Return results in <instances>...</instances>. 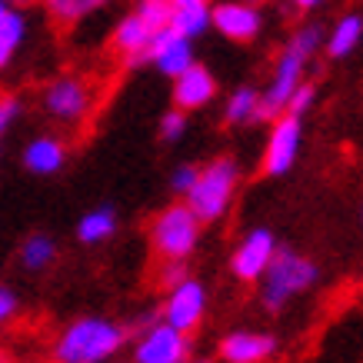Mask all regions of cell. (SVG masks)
Masks as SVG:
<instances>
[{"mask_svg":"<svg viewBox=\"0 0 363 363\" xmlns=\"http://www.w3.org/2000/svg\"><path fill=\"white\" fill-rule=\"evenodd\" d=\"M113 233H117V210L107 207V203L87 210L77 223V240L87 243V247H97V243L111 240Z\"/></svg>","mask_w":363,"mask_h":363,"instance_id":"18","label":"cell"},{"mask_svg":"<svg viewBox=\"0 0 363 363\" xmlns=\"http://www.w3.org/2000/svg\"><path fill=\"white\" fill-rule=\"evenodd\" d=\"M257 113H260V90L257 87H237L223 104V121L230 127L257 123Z\"/></svg>","mask_w":363,"mask_h":363,"instance_id":"22","label":"cell"},{"mask_svg":"<svg viewBox=\"0 0 363 363\" xmlns=\"http://www.w3.org/2000/svg\"><path fill=\"white\" fill-rule=\"evenodd\" d=\"M250 4H270V0H250Z\"/></svg>","mask_w":363,"mask_h":363,"instance_id":"34","label":"cell"},{"mask_svg":"<svg viewBox=\"0 0 363 363\" xmlns=\"http://www.w3.org/2000/svg\"><path fill=\"white\" fill-rule=\"evenodd\" d=\"M170 17H174V4L170 0H137V7L117 21L111 37L113 50L123 57V64L127 67L147 64V47H150L157 33L170 27Z\"/></svg>","mask_w":363,"mask_h":363,"instance_id":"2","label":"cell"},{"mask_svg":"<svg viewBox=\"0 0 363 363\" xmlns=\"http://www.w3.org/2000/svg\"><path fill=\"white\" fill-rule=\"evenodd\" d=\"M40 107L50 121L64 123V127H80L97 107V90L87 77L77 74H64V77L50 80L40 94Z\"/></svg>","mask_w":363,"mask_h":363,"instance_id":"6","label":"cell"},{"mask_svg":"<svg viewBox=\"0 0 363 363\" xmlns=\"http://www.w3.org/2000/svg\"><path fill=\"white\" fill-rule=\"evenodd\" d=\"M360 37H363V17L360 13H343L340 21L333 23V30L323 37V47H327V54H330L333 60H340V57L357 50Z\"/></svg>","mask_w":363,"mask_h":363,"instance_id":"19","label":"cell"},{"mask_svg":"<svg viewBox=\"0 0 363 363\" xmlns=\"http://www.w3.org/2000/svg\"><path fill=\"white\" fill-rule=\"evenodd\" d=\"M207 317V286L190 274L187 280H180L177 286L167 290V300L160 307V320L177 327L184 333H194Z\"/></svg>","mask_w":363,"mask_h":363,"instance_id":"10","label":"cell"},{"mask_svg":"<svg viewBox=\"0 0 363 363\" xmlns=\"http://www.w3.org/2000/svg\"><path fill=\"white\" fill-rule=\"evenodd\" d=\"M317 277H320V267L310 257L297 253L294 247H277L274 260L267 264L264 277L257 280L260 284V303H264V310L277 313L297 294H303V290H310L317 284Z\"/></svg>","mask_w":363,"mask_h":363,"instance_id":"4","label":"cell"},{"mask_svg":"<svg viewBox=\"0 0 363 363\" xmlns=\"http://www.w3.org/2000/svg\"><path fill=\"white\" fill-rule=\"evenodd\" d=\"M107 363H121V360H117V357H113V360H107Z\"/></svg>","mask_w":363,"mask_h":363,"instance_id":"36","label":"cell"},{"mask_svg":"<svg viewBox=\"0 0 363 363\" xmlns=\"http://www.w3.org/2000/svg\"><path fill=\"white\" fill-rule=\"evenodd\" d=\"M130 343V327L111 317H77L54 340V363H107Z\"/></svg>","mask_w":363,"mask_h":363,"instance_id":"1","label":"cell"},{"mask_svg":"<svg viewBox=\"0 0 363 363\" xmlns=\"http://www.w3.org/2000/svg\"><path fill=\"white\" fill-rule=\"evenodd\" d=\"M197 174H200V167H194V164H180L170 174V190H174L177 197H184L190 187H194V180H197Z\"/></svg>","mask_w":363,"mask_h":363,"instance_id":"28","label":"cell"},{"mask_svg":"<svg viewBox=\"0 0 363 363\" xmlns=\"http://www.w3.org/2000/svg\"><path fill=\"white\" fill-rule=\"evenodd\" d=\"M17 313H21V297H17L7 284H0V327L11 323Z\"/></svg>","mask_w":363,"mask_h":363,"instance_id":"29","label":"cell"},{"mask_svg":"<svg viewBox=\"0 0 363 363\" xmlns=\"http://www.w3.org/2000/svg\"><path fill=\"white\" fill-rule=\"evenodd\" d=\"M174 7H197V4H210V0H170Z\"/></svg>","mask_w":363,"mask_h":363,"instance_id":"31","label":"cell"},{"mask_svg":"<svg viewBox=\"0 0 363 363\" xmlns=\"http://www.w3.org/2000/svg\"><path fill=\"white\" fill-rule=\"evenodd\" d=\"M237 187H240V164L233 157H217L200 167L194 187L184 194V203L194 210L200 223H217L220 217H227Z\"/></svg>","mask_w":363,"mask_h":363,"instance_id":"3","label":"cell"},{"mask_svg":"<svg viewBox=\"0 0 363 363\" xmlns=\"http://www.w3.org/2000/svg\"><path fill=\"white\" fill-rule=\"evenodd\" d=\"M217 97V77L203 64H194L174 77V107L177 111H203Z\"/></svg>","mask_w":363,"mask_h":363,"instance_id":"15","label":"cell"},{"mask_svg":"<svg viewBox=\"0 0 363 363\" xmlns=\"http://www.w3.org/2000/svg\"><path fill=\"white\" fill-rule=\"evenodd\" d=\"M187 363H213V360H207V357H190Z\"/></svg>","mask_w":363,"mask_h":363,"instance_id":"32","label":"cell"},{"mask_svg":"<svg viewBox=\"0 0 363 363\" xmlns=\"http://www.w3.org/2000/svg\"><path fill=\"white\" fill-rule=\"evenodd\" d=\"M294 7H300V11H313V7H320V4H327V0H290Z\"/></svg>","mask_w":363,"mask_h":363,"instance_id":"30","label":"cell"},{"mask_svg":"<svg viewBox=\"0 0 363 363\" xmlns=\"http://www.w3.org/2000/svg\"><path fill=\"white\" fill-rule=\"evenodd\" d=\"M23 37H27V17L17 7H7V13L0 17V70L13 64L17 50L23 47Z\"/></svg>","mask_w":363,"mask_h":363,"instance_id":"20","label":"cell"},{"mask_svg":"<svg viewBox=\"0 0 363 363\" xmlns=\"http://www.w3.org/2000/svg\"><path fill=\"white\" fill-rule=\"evenodd\" d=\"M300 143H303V121L294 113H280L270 121V133L264 143V157H260V170L267 177H284L294 170L300 157Z\"/></svg>","mask_w":363,"mask_h":363,"instance_id":"9","label":"cell"},{"mask_svg":"<svg viewBox=\"0 0 363 363\" xmlns=\"http://www.w3.org/2000/svg\"><path fill=\"white\" fill-rule=\"evenodd\" d=\"M44 11L50 13V21L60 23V27H74V23L87 21L90 13L104 11L111 0H40Z\"/></svg>","mask_w":363,"mask_h":363,"instance_id":"21","label":"cell"},{"mask_svg":"<svg viewBox=\"0 0 363 363\" xmlns=\"http://www.w3.org/2000/svg\"><path fill=\"white\" fill-rule=\"evenodd\" d=\"M7 7H11V0H0V17L7 13Z\"/></svg>","mask_w":363,"mask_h":363,"instance_id":"33","label":"cell"},{"mask_svg":"<svg viewBox=\"0 0 363 363\" xmlns=\"http://www.w3.org/2000/svg\"><path fill=\"white\" fill-rule=\"evenodd\" d=\"M190 277V267L187 260H164L160 264V270H157V284H160V290H170V286H177L180 280H187Z\"/></svg>","mask_w":363,"mask_h":363,"instance_id":"26","label":"cell"},{"mask_svg":"<svg viewBox=\"0 0 363 363\" xmlns=\"http://www.w3.org/2000/svg\"><path fill=\"white\" fill-rule=\"evenodd\" d=\"M57 240L50 233H30L27 240L21 243V250H17V260L27 274H44L50 267L57 264Z\"/></svg>","mask_w":363,"mask_h":363,"instance_id":"17","label":"cell"},{"mask_svg":"<svg viewBox=\"0 0 363 363\" xmlns=\"http://www.w3.org/2000/svg\"><path fill=\"white\" fill-rule=\"evenodd\" d=\"M360 210H363V207H360Z\"/></svg>","mask_w":363,"mask_h":363,"instance_id":"37","label":"cell"},{"mask_svg":"<svg viewBox=\"0 0 363 363\" xmlns=\"http://www.w3.org/2000/svg\"><path fill=\"white\" fill-rule=\"evenodd\" d=\"M313 104H317V87H313V84H307V80H300L297 90H294V94H290V100H286V111L284 113H294V117H300V121H303Z\"/></svg>","mask_w":363,"mask_h":363,"instance_id":"24","label":"cell"},{"mask_svg":"<svg viewBox=\"0 0 363 363\" xmlns=\"http://www.w3.org/2000/svg\"><path fill=\"white\" fill-rule=\"evenodd\" d=\"M21 97H13V94H0V137H7L17 117H21Z\"/></svg>","mask_w":363,"mask_h":363,"instance_id":"27","label":"cell"},{"mask_svg":"<svg viewBox=\"0 0 363 363\" xmlns=\"http://www.w3.org/2000/svg\"><path fill=\"white\" fill-rule=\"evenodd\" d=\"M157 133H160V140L174 143L180 140L184 133H187V111H167L164 117H160V123H157Z\"/></svg>","mask_w":363,"mask_h":363,"instance_id":"25","label":"cell"},{"mask_svg":"<svg viewBox=\"0 0 363 363\" xmlns=\"http://www.w3.org/2000/svg\"><path fill=\"white\" fill-rule=\"evenodd\" d=\"M200 227H203V223L194 217V210H190L184 200L167 203L164 210H157L150 227H147L150 250H154L160 260H187L200 243Z\"/></svg>","mask_w":363,"mask_h":363,"instance_id":"5","label":"cell"},{"mask_svg":"<svg viewBox=\"0 0 363 363\" xmlns=\"http://www.w3.org/2000/svg\"><path fill=\"white\" fill-rule=\"evenodd\" d=\"M67 164V143L54 133H37L27 147H23V167L37 177H54Z\"/></svg>","mask_w":363,"mask_h":363,"instance_id":"16","label":"cell"},{"mask_svg":"<svg viewBox=\"0 0 363 363\" xmlns=\"http://www.w3.org/2000/svg\"><path fill=\"white\" fill-rule=\"evenodd\" d=\"M147 64H154L164 77L174 80L177 74H184L194 64V40L184 37V33H177L174 27H167L147 47Z\"/></svg>","mask_w":363,"mask_h":363,"instance_id":"13","label":"cell"},{"mask_svg":"<svg viewBox=\"0 0 363 363\" xmlns=\"http://www.w3.org/2000/svg\"><path fill=\"white\" fill-rule=\"evenodd\" d=\"M170 27H174L177 33L190 37V40H197L200 33L210 30V7L207 4H197V7H174Z\"/></svg>","mask_w":363,"mask_h":363,"instance_id":"23","label":"cell"},{"mask_svg":"<svg viewBox=\"0 0 363 363\" xmlns=\"http://www.w3.org/2000/svg\"><path fill=\"white\" fill-rule=\"evenodd\" d=\"M307 64H310V57L303 54L300 47H294L286 40L284 50H280L274 60V70H270L267 87L260 90V113H257V123L274 121V117H280V113L286 111V100H290V94H294L297 84L303 80Z\"/></svg>","mask_w":363,"mask_h":363,"instance_id":"7","label":"cell"},{"mask_svg":"<svg viewBox=\"0 0 363 363\" xmlns=\"http://www.w3.org/2000/svg\"><path fill=\"white\" fill-rule=\"evenodd\" d=\"M223 363H267L277 353V337L260 330H230L217 343Z\"/></svg>","mask_w":363,"mask_h":363,"instance_id":"14","label":"cell"},{"mask_svg":"<svg viewBox=\"0 0 363 363\" xmlns=\"http://www.w3.org/2000/svg\"><path fill=\"white\" fill-rule=\"evenodd\" d=\"M13 4H30V0H13Z\"/></svg>","mask_w":363,"mask_h":363,"instance_id":"35","label":"cell"},{"mask_svg":"<svg viewBox=\"0 0 363 363\" xmlns=\"http://www.w3.org/2000/svg\"><path fill=\"white\" fill-rule=\"evenodd\" d=\"M190 353H194L190 333L177 330V327H170V323L157 317L154 323L137 330L130 363H187Z\"/></svg>","mask_w":363,"mask_h":363,"instance_id":"8","label":"cell"},{"mask_svg":"<svg viewBox=\"0 0 363 363\" xmlns=\"http://www.w3.org/2000/svg\"><path fill=\"white\" fill-rule=\"evenodd\" d=\"M277 247H280V243H277L270 227H253V230H247L230 253V274L237 277V280H243V284H257V280L264 277L267 264L274 260Z\"/></svg>","mask_w":363,"mask_h":363,"instance_id":"12","label":"cell"},{"mask_svg":"<svg viewBox=\"0 0 363 363\" xmlns=\"http://www.w3.org/2000/svg\"><path fill=\"white\" fill-rule=\"evenodd\" d=\"M210 27L230 44H253L264 30V13L250 0H220L210 7Z\"/></svg>","mask_w":363,"mask_h":363,"instance_id":"11","label":"cell"}]
</instances>
